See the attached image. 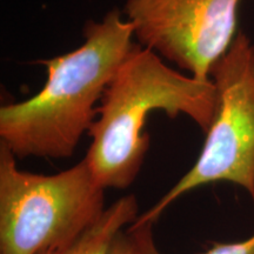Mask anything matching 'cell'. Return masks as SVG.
Returning <instances> with one entry per match:
<instances>
[{
	"instance_id": "5b68a950",
	"label": "cell",
	"mask_w": 254,
	"mask_h": 254,
	"mask_svg": "<svg viewBox=\"0 0 254 254\" xmlns=\"http://www.w3.org/2000/svg\"><path fill=\"white\" fill-rule=\"evenodd\" d=\"M240 0H126L124 14L139 45L199 80L237 37Z\"/></svg>"
},
{
	"instance_id": "7a4b0ae2",
	"label": "cell",
	"mask_w": 254,
	"mask_h": 254,
	"mask_svg": "<svg viewBox=\"0 0 254 254\" xmlns=\"http://www.w3.org/2000/svg\"><path fill=\"white\" fill-rule=\"evenodd\" d=\"M217 105L213 81L178 72L153 51L136 44L105 88L97 118L87 134L92 141L85 160L97 183L126 190L134 183L150 148L144 131L148 114H180L206 133Z\"/></svg>"
},
{
	"instance_id": "6da1fadb",
	"label": "cell",
	"mask_w": 254,
	"mask_h": 254,
	"mask_svg": "<svg viewBox=\"0 0 254 254\" xmlns=\"http://www.w3.org/2000/svg\"><path fill=\"white\" fill-rule=\"evenodd\" d=\"M133 37L117 8L88 21L78 49L41 60L47 79L36 95L1 106L0 144L17 159L72 157L97 118L105 88L134 47Z\"/></svg>"
},
{
	"instance_id": "ba28073f",
	"label": "cell",
	"mask_w": 254,
	"mask_h": 254,
	"mask_svg": "<svg viewBox=\"0 0 254 254\" xmlns=\"http://www.w3.org/2000/svg\"><path fill=\"white\" fill-rule=\"evenodd\" d=\"M109 254H141L138 245L128 232H120L114 238Z\"/></svg>"
},
{
	"instance_id": "3957f363",
	"label": "cell",
	"mask_w": 254,
	"mask_h": 254,
	"mask_svg": "<svg viewBox=\"0 0 254 254\" xmlns=\"http://www.w3.org/2000/svg\"><path fill=\"white\" fill-rule=\"evenodd\" d=\"M105 190L85 158L57 174L20 170L0 144V254H41L68 246L105 212Z\"/></svg>"
},
{
	"instance_id": "277c9868",
	"label": "cell",
	"mask_w": 254,
	"mask_h": 254,
	"mask_svg": "<svg viewBox=\"0 0 254 254\" xmlns=\"http://www.w3.org/2000/svg\"><path fill=\"white\" fill-rule=\"evenodd\" d=\"M209 78L217 91V105L199 158L129 227L154 225L177 199L212 183H233L254 199V45L245 33L237 34L212 67Z\"/></svg>"
},
{
	"instance_id": "52a82bcc",
	"label": "cell",
	"mask_w": 254,
	"mask_h": 254,
	"mask_svg": "<svg viewBox=\"0 0 254 254\" xmlns=\"http://www.w3.org/2000/svg\"><path fill=\"white\" fill-rule=\"evenodd\" d=\"M138 245L141 254H161L153 239V224H146L127 230ZM202 254H254V234L249 239L238 243H217Z\"/></svg>"
},
{
	"instance_id": "8992f818",
	"label": "cell",
	"mask_w": 254,
	"mask_h": 254,
	"mask_svg": "<svg viewBox=\"0 0 254 254\" xmlns=\"http://www.w3.org/2000/svg\"><path fill=\"white\" fill-rule=\"evenodd\" d=\"M138 199L134 194L119 198L109 206L99 220L77 241L62 249L41 254H109V250L123 228L139 217Z\"/></svg>"
}]
</instances>
